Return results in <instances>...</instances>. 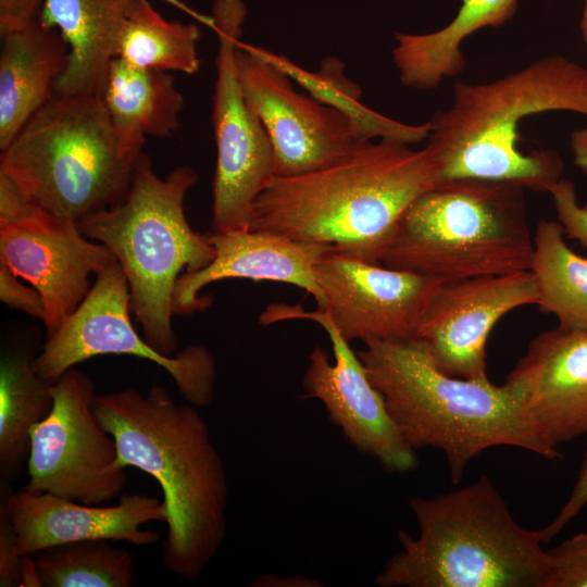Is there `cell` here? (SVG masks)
<instances>
[{"instance_id":"6da1fadb","label":"cell","mask_w":587,"mask_h":587,"mask_svg":"<svg viewBox=\"0 0 587 587\" xmlns=\"http://www.w3.org/2000/svg\"><path fill=\"white\" fill-rule=\"evenodd\" d=\"M93 412L115 440V469H138L162 489L165 567L198 577L224 542L228 500L224 463L205 421L161 386L97 394Z\"/></svg>"},{"instance_id":"7a4b0ae2","label":"cell","mask_w":587,"mask_h":587,"mask_svg":"<svg viewBox=\"0 0 587 587\" xmlns=\"http://www.w3.org/2000/svg\"><path fill=\"white\" fill-rule=\"evenodd\" d=\"M437 183L425 148L361 141L322 167L274 176L253 204L250 229L382 264L407 208Z\"/></svg>"},{"instance_id":"3957f363","label":"cell","mask_w":587,"mask_h":587,"mask_svg":"<svg viewBox=\"0 0 587 587\" xmlns=\"http://www.w3.org/2000/svg\"><path fill=\"white\" fill-rule=\"evenodd\" d=\"M549 111L587 116V68L554 54L489 83H458L450 107L428 121L425 149L437 182L483 179L549 192L562 178L560 155L517 147L520 122Z\"/></svg>"},{"instance_id":"277c9868","label":"cell","mask_w":587,"mask_h":587,"mask_svg":"<svg viewBox=\"0 0 587 587\" xmlns=\"http://www.w3.org/2000/svg\"><path fill=\"white\" fill-rule=\"evenodd\" d=\"M364 345L358 355L403 438L415 451H442L453 484L475 457L492 447H515L551 461L560 458L511 383L450 376L417 338Z\"/></svg>"},{"instance_id":"5b68a950","label":"cell","mask_w":587,"mask_h":587,"mask_svg":"<svg viewBox=\"0 0 587 587\" xmlns=\"http://www.w3.org/2000/svg\"><path fill=\"white\" fill-rule=\"evenodd\" d=\"M409 505L419 524L399 530L400 550L376 575L379 587H544L540 530L521 526L487 476Z\"/></svg>"},{"instance_id":"8992f818","label":"cell","mask_w":587,"mask_h":587,"mask_svg":"<svg viewBox=\"0 0 587 587\" xmlns=\"http://www.w3.org/2000/svg\"><path fill=\"white\" fill-rule=\"evenodd\" d=\"M198 179L187 165L161 178L142 151L125 198L78 224L86 237L104 245L115 257L143 338L165 355L179 351L172 324L177 280L214 258L211 233L193 230L185 214V198Z\"/></svg>"},{"instance_id":"52a82bcc","label":"cell","mask_w":587,"mask_h":587,"mask_svg":"<svg viewBox=\"0 0 587 587\" xmlns=\"http://www.w3.org/2000/svg\"><path fill=\"white\" fill-rule=\"evenodd\" d=\"M142 151L120 139L101 96L54 93L1 150L0 173L78 225L125 198Z\"/></svg>"},{"instance_id":"ba28073f","label":"cell","mask_w":587,"mask_h":587,"mask_svg":"<svg viewBox=\"0 0 587 587\" xmlns=\"http://www.w3.org/2000/svg\"><path fill=\"white\" fill-rule=\"evenodd\" d=\"M524 190L471 178L437 183L407 208L382 264L441 282L530 270Z\"/></svg>"},{"instance_id":"9c48e42d","label":"cell","mask_w":587,"mask_h":587,"mask_svg":"<svg viewBox=\"0 0 587 587\" xmlns=\"http://www.w3.org/2000/svg\"><path fill=\"white\" fill-rule=\"evenodd\" d=\"M130 292L117 262L100 272L77 309L47 337L34 359L37 374L54 383L67 370L88 359L125 354L162 367L183 397L202 408L214 400L216 363L210 351L188 346L173 355L155 350L132 324Z\"/></svg>"},{"instance_id":"30bf717a","label":"cell","mask_w":587,"mask_h":587,"mask_svg":"<svg viewBox=\"0 0 587 587\" xmlns=\"http://www.w3.org/2000/svg\"><path fill=\"white\" fill-rule=\"evenodd\" d=\"M247 9L243 0H214L218 41L212 123L216 143L212 227L215 233L250 229L253 204L274 175L270 137L239 83L236 53Z\"/></svg>"},{"instance_id":"8fae6325","label":"cell","mask_w":587,"mask_h":587,"mask_svg":"<svg viewBox=\"0 0 587 587\" xmlns=\"http://www.w3.org/2000/svg\"><path fill=\"white\" fill-rule=\"evenodd\" d=\"M115 262L113 253L86 237L75 222L36 205L0 173V263L42 296L47 337L85 299L90 276Z\"/></svg>"},{"instance_id":"7c38bea8","label":"cell","mask_w":587,"mask_h":587,"mask_svg":"<svg viewBox=\"0 0 587 587\" xmlns=\"http://www.w3.org/2000/svg\"><path fill=\"white\" fill-rule=\"evenodd\" d=\"M53 405L30 430L25 489L87 504L121 497L127 476L115 469L114 438L93 412L92 379L75 366L52 385Z\"/></svg>"},{"instance_id":"4fadbf2b","label":"cell","mask_w":587,"mask_h":587,"mask_svg":"<svg viewBox=\"0 0 587 587\" xmlns=\"http://www.w3.org/2000/svg\"><path fill=\"white\" fill-rule=\"evenodd\" d=\"M292 319L311 320L323 327L335 357L332 363L323 348L312 350L302 377L304 397L324 405L329 420L360 453L375 459L389 472L415 470L416 451L400 433L358 352L339 334L326 312L276 303L261 314L260 322L270 325Z\"/></svg>"},{"instance_id":"5bb4252c","label":"cell","mask_w":587,"mask_h":587,"mask_svg":"<svg viewBox=\"0 0 587 587\" xmlns=\"http://www.w3.org/2000/svg\"><path fill=\"white\" fill-rule=\"evenodd\" d=\"M236 64L246 101L270 137L275 176L316 170L366 141L346 115L296 91L292 79L251 45L240 41Z\"/></svg>"},{"instance_id":"9a60e30c","label":"cell","mask_w":587,"mask_h":587,"mask_svg":"<svg viewBox=\"0 0 587 587\" xmlns=\"http://www.w3.org/2000/svg\"><path fill=\"white\" fill-rule=\"evenodd\" d=\"M326 312L348 341L415 337L419 322L444 283L417 273L329 251L314 266Z\"/></svg>"},{"instance_id":"2e32d148","label":"cell","mask_w":587,"mask_h":587,"mask_svg":"<svg viewBox=\"0 0 587 587\" xmlns=\"http://www.w3.org/2000/svg\"><path fill=\"white\" fill-rule=\"evenodd\" d=\"M537 301L530 270L444 282L428 302L414 338L444 373L486 379L490 332L505 314Z\"/></svg>"},{"instance_id":"e0dca14e","label":"cell","mask_w":587,"mask_h":587,"mask_svg":"<svg viewBox=\"0 0 587 587\" xmlns=\"http://www.w3.org/2000/svg\"><path fill=\"white\" fill-rule=\"evenodd\" d=\"M3 494L21 557L82 540L149 546L160 535L141 526L166 521L163 501L147 494L121 495L114 505L87 504L25 488L11 494L4 489Z\"/></svg>"},{"instance_id":"ac0fdd59","label":"cell","mask_w":587,"mask_h":587,"mask_svg":"<svg viewBox=\"0 0 587 587\" xmlns=\"http://www.w3.org/2000/svg\"><path fill=\"white\" fill-rule=\"evenodd\" d=\"M507 382L552 447L587 434V329L558 325L538 334Z\"/></svg>"},{"instance_id":"d6986e66","label":"cell","mask_w":587,"mask_h":587,"mask_svg":"<svg viewBox=\"0 0 587 587\" xmlns=\"http://www.w3.org/2000/svg\"><path fill=\"white\" fill-rule=\"evenodd\" d=\"M213 260L196 272L183 273L173 297V314L190 315L204 310L210 300L199 297L202 288L227 278L272 280L303 289L317 303L324 305L314 266L327 252V245L304 242L285 235L265 230H233L211 233Z\"/></svg>"},{"instance_id":"ffe728a7","label":"cell","mask_w":587,"mask_h":587,"mask_svg":"<svg viewBox=\"0 0 587 587\" xmlns=\"http://www.w3.org/2000/svg\"><path fill=\"white\" fill-rule=\"evenodd\" d=\"M68 53L61 34L38 20L1 34L0 150L54 96Z\"/></svg>"},{"instance_id":"44dd1931","label":"cell","mask_w":587,"mask_h":587,"mask_svg":"<svg viewBox=\"0 0 587 587\" xmlns=\"http://www.w3.org/2000/svg\"><path fill=\"white\" fill-rule=\"evenodd\" d=\"M134 0H45L38 22L57 29L68 46L55 93L101 96L116 45Z\"/></svg>"},{"instance_id":"7402d4cb","label":"cell","mask_w":587,"mask_h":587,"mask_svg":"<svg viewBox=\"0 0 587 587\" xmlns=\"http://www.w3.org/2000/svg\"><path fill=\"white\" fill-rule=\"evenodd\" d=\"M517 0H462L455 17L444 28L427 34L396 33L392 62L400 83L430 90L465 67L463 40L483 27H497L515 14Z\"/></svg>"},{"instance_id":"603a6c76","label":"cell","mask_w":587,"mask_h":587,"mask_svg":"<svg viewBox=\"0 0 587 587\" xmlns=\"http://www.w3.org/2000/svg\"><path fill=\"white\" fill-rule=\"evenodd\" d=\"M102 99L117 136L137 151H142L147 136L168 137L180 126L184 97L170 72L115 58Z\"/></svg>"},{"instance_id":"cb8c5ba5","label":"cell","mask_w":587,"mask_h":587,"mask_svg":"<svg viewBox=\"0 0 587 587\" xmlns=\"http://www.w3.org/2000/svg\"><path fill=\"white\" fill-rule=\"evenodd\" d=\"M34 359L20 351L1 355L0 473L4 482L14 480L27 466L30 430L53 405V383L37 374Z\"/></svg>"},{"instance_id":"d4e9b609","label":"cell","mask_w":587,"mask_h":587,"mask_svg":"<svg viewBox=\"0 0 587 587\" xmlns=\"http://www.w3.org/2000/svg\"><path fill=\"white\" fill-rule=\"evenodd\" d=\"M252 48L283 70L310 96L346 115L363 140L379 138L410 146L427 139L430 130L428 121L420 125L404 124L364 105L361 101V89L346 76L345 64L339 59L326 57L322 60L320 70L310 72L285 55L261 47Z\"/></svg>"},{"instance_id":"484cf974","label":"cell","mask_w":587,"mask_h":587,"mask_svg":"<svg viewBox=\"0 0 587 587\" xmlns=\"http://www.w3.org/2000/svg\"><path fill=\"white\" fill-rule=\"evenodd\" d=\"M558 221H540L534 232L530 271L537 307L557 317L559 326L587 329V257L571 249Z\"/></svg>"},{"instance_id":"4316f807","label":"cell","mask_w":587,"mask_h":587,"mask_svg":"<svg viewBox=\"0 0 587 587\" xmlns=\"http://www.w3.org/2000/svg\"><path fill=\"white\" fill-rule=\"evenodd\" d=\"M193 23L164 18L148 0H134L121 30L116 58L143 68L195 75L200 70Z\"/></svg>"},{"instance_id":"83f0119b","label":"cell","mask_w":587,"mask_h":587,"mask_svg":"<svg viewBox=\"0 0 587 587\" xmlns=\"http://www.w3.org/2000/svg\"><path fill=\"white\" fill-rule=\"evenodd\" d=\"M110 540H82L34 554L45 587H130L136 578L133 555Z\"/></svg>"},{"instance_id":"f1b7e54d","label":"cell","mask_w":587,"mask_h":587,"mask_svg":"<svg viewBox=\"0 0 587 587\" xmlns=\"http://www.w3.org/2000/svg\"><path fill=\"white\" fill-rule=\"evenodd\" d=\"M544 587H587V532L547 550Z\"/></svg>"},{"instance_id":"f546056e","label":"cell","mask_w":587,"mask_h":587,"mask_svg":"<svg viewBox=\"0 0 587 587\" xmlns=\"http://www.w3.org/2000/svg\"><path fill=\"white\" fill-rule=\"evenodd\" d=\"M549 193L564 234L587 248V204L578 203L574 183L561 178L550 188Z\"/></svg>"},{"instance_id":"4dcf8cb0","label":"cell","mask_w":587,"mask_h":587,"mask_svg":"<svg viewBox=\"0 0 587 587\" xmlns=\"http://www.w3.org/2000/svg\"><path fill=\"white\" fill-rule=\"evenodd\" d=\"M0 300L5 305L43 322L46 307L40 292L25 285L7 265L0 263Z\"/></svg>"},{"instance_id":"1f68e13d","label":"cell","mask_w":587,"mask_h":587,"mask_svg":"<svg viewBox=\"0 0 587 587\" xmlns=\"http://www.w3.org/2000/svg\"><path fill=\"white\" fill-rule=\"evenodd\" d=\"M0 586H21V560L17 540L5 504L4 494L0 497Z\"/></svg>"},{"instance_id":"d6a6232c","label":"cell","mask_w":587,"mask_h":587,"mask_svg":"<svg viewBox=\"0 0 587 587\" xmlns=\"http://www.w3.org/2000/svg\"><path fill=\"white\" fill-rule=\"evenodd\" d=\"M587 505V451L582 461L576 482L570 497L560 509L553 521L539 529L544 542H549L557 536L571 520H573Z\"/></svg>"},{"instance_id":"836d02e7","label":"cell","mask_w":587,"mask_h":587,"mask_svg":"<svg viewBox=\"0 0 587 587\" xmlns=\"http://www.w3.org/2000/svg\"><path fill=\"white\" fill-rule=\"evenodd\" d=\"M45 0H0V34L38 20Z\"/></svg>"},{"instance_id":"e575fe53","label":"cell","mask_w":587,"mask_h":587,"mask_svg":"<svg viewBox=\"0 0 587 587\" xmlns=\"http://www.w3.org/2000/svg\"><path fill=\"white\" fill-rule=\"evenodd\" d=\"M250 586L257 587H317L322 586L319 580L312 579L305 576H275V575H261L253 580Z\"/></svg>"},{"instance_id":"d590c367","label":"cell","mask_w":587,"mask_h":587,"mask_svg":"<svg viewBox=\"0 0 587 587\" xmlns=\"http://www.w3.org/2000/svg\"><path fill=\"white\" fill-rule=\"evenodd\" d=\"M571 148L576 166L587 177V127L572 133Z\"/></svg>"},{"instance_id":"8d00e7d4","label":"cell","mask_w":587,"mask_h":587,"mask_svg":"<svg viewBox=\"0 0 587 587\" xmlns=\"http://www.w3.org/2000/svg\"><path fill=\"white\" fill-rule=\"evenodd\" d=\"M20 574L21 587L43 586L34 555L22 557Z\"/></svg>"},{"instance_id":"74e56055","label":"cell","mask_w":587,"mask_h":587,"mask_svg":"<svg viewBox=\"0 0 587 587\" xmlns=\"http://www.w3.org/2000/svg\"><path fill=\"white\" fill-rule=\"evenodd\" d=\"M162 1L168 3L170 5L178 9V10H180L184 13L188 14L189 16L195 18L197 22L204 24L209 28H211V29L213 28L214 22H213V18H212L211 15H205V14H202V13H199V12L195 11L193 9H191L188 4H186L182 0H162Z\"/></svg>"},{"instance_id":"f35d334b","label":"cell","mask_w":587,"mask_h":587,"mask_svg":"<svg viewBox=\"0 0 587 587\" xmlns=\"http://www.w3.org/2000/svg\"><path fill=\"white\" fill-rule=\"evenodd\" d=\"M580 33L583 40L587 43V0H585V8L580 21Z\"/></svg>"}]
</instances>
